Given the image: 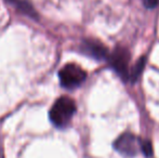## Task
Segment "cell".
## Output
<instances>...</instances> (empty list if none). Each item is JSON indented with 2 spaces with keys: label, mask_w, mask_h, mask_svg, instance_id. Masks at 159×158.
Here are the masks:
<instances>
[{
  "label": "cell",
  "mask_w": 159,
  "mask_h": 158,
  "mask_svg": "<svg viewBox=\"0 0 159 158\" xmlns=\"http://www.w3.org/2000/svg\"><path fill=\"white\" fill-rule=\"evenodd\" d=\"M76 113V104L73 99L63 95L52 105L49 113L50 120L57 128H65L70 124Z\"/></svg>",
  "instance_id": "obj_1"
},
{
  "label": "cell",
  "mask_w": 159,
  "mask_h": 158,
  "mask_svg": "<svg viewBox=\"0 0 159 158\" xmlns=\"http://www.w3.org/2000/svg\"><path fill=\"white\" fill-rule=\"evenodd\" d=\"M61 86L65 89H75L80 87L87 78V73L77 64H66L59 73Z\"/></svg>",
  "instance_id": "obj_2"
},
{
  "label": "cell",
  "mask_w": 159,
  "mask_h": 158,
  "mask_svg": "<svg viewBox=\"0 0 159 158\" xmlns=\"http://www.w3.org/2000/svg\"><path fill=\"white\" fill-rule=\"evenodd\" d=\"M143 141L130 132L121 134L114 143V147L118 153L127 157H133L142 151Z\"/></svg>",
  "instance_id": "obj_3"
},
{
  "label": "cell",
  "mask_w": 159,
  "mask_h": 158,
  "mask_svg": "<svg viewBox=\"0 0 159 158\" xmlns=\"http://www.w3.org/2000/svg\"><path fill=\"white\" fill-rule=\"evenodd\" d=\"M129 60H130L129 53H128V51H126L122 48L117 49V50L113 53L111 59H109L114 70H115L122 78H127L128 75H129V70H128Z\"/></svg>",
  "instance_id": "obj_4"
},
{
  "label": "cell",
  "mask_w": 159,
  "mask_h": 158,
  "mask_svg": "<svg viewBox=\"0 0 159 158\" xmlns=\"http://www.w3.org/2000/svg\"><path fill=\"white\" fill-rule=\"evenodd\" d=\"M82 51L96 60H104L107 56L106 48L102 43L93 40H86L82 43Z\"/></svg>",
  "instance_id": "obj_5"
},
{
  "label": "cell",
  "mask_w": 159,
  "mask_h": 158,
  "mask_svg": "<svg viewBox=\"0 0 159 158\" xmlns=\"http://www.w3.org/2000/svg\"><path fill=\"white\" fill-rule=\"evenodd\" d=\"M10 3H12L15 8L25 15H28L30 17H36L37 14L35 12V9L27 0H9Z\"/></svg>",
  "instance_id": "obj_6"
},
{
  "label": "cell",
  "mask_w": 159,
  "mask_h": 158,
  "mask_svg": "<svg viewBox=\"0 0 159 158\" xmlns=\"http://www.w3.org/2000/svg\"><path fill=\"white\" fill-rule=\"evenodd\" d=\"M144 65H145V59H144V57H142V59L139 60V61L136 62L135 65L132 67L131 75H130V77H131V78L133 79V80H135L141 75L143 68H144Z\"/></svg>",
  "instance_id": "obj_7"
},
{
  "label": "cell",
  "mask_w": 159,
  "mask_h": 158,
  "mask_svg": "<svg viewBox=\"0 0 159 158\" xmlns=\"http://www.w3.org/2000/svg\"><path fill=\"white\" fill-rule=\"evenodd\" d=\"M142 152L146 155L147 157H149L153 153V148H152V144L148 141H143L142 143Z\"/></svg>",
  "instance_id": "obj_8"
},
{
  "label": "cell",
  "mask_w": 159,
  "mask_h": 158,
  "mask_svg": "<svg viewBox=\"0 0 159 158\" xmlns=\"http://www.w3.org/2000/svg\"><path fill=\"white\" fill-rule=\"evenodd\" d=\"M142 1L147 9H153L158 4L159 0H142Z\"/></svg>",
  "instance_id": "obj_9"
}]
</instances>
